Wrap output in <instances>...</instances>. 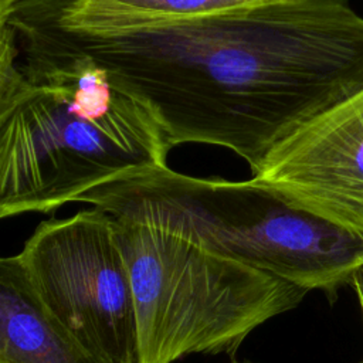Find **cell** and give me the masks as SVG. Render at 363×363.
<instances>
[{"label":"cell","mask_w":363,"mask_h":363,"mask_svg":"<svg viewBox=\"0 0 363 363\" xmlns=\"http://www.w3.org/2000/svg\"><path fill=\"white\" fill-rule=\"evenodd\" d=\"M362 363H363V362H362Z\"/></svg>","instance_id":"obj_13"},{"label":"cell","mask_w":363,"mask_h":363,"mask_svg":"<svg viewBox=\"0 0 363 363\" xmlns=\"http://www.w3.org/2000/svg\"><path fill=\"white\" fill-rule=\"evenodd\" d=\"M244 363H248V362H244Z\"/></svg>","instance_id":"obj_12"},{"label":"cell","mask_w":363,"mask_h":363,"mask_svg":"<svg viewBox=\"0 0 363 363\" xmlns=\"http://www.w3.org/2000/svg\"><path fill=\"white\" fill-rule=\"evenodd\" d=\"M23 86L0 101V216L50 213L129 173L167 166L155 116L89 57L21 50Z\"/></svg>","instance_id":"obj_2"},{"label":"cell","mask_w":363,"mask_h":363,"mask_svg":"<svg viewBox=\"0 0 363 363\" xmlns=\"http://www.w3.org/2000/svg\"><path fill=\"white\" fill-rule=\"evenodd\" d=\"M0 362L98 363L48 322L14 257L0 261Z\"/></svg>","instance_id":"obj_7"},{"label":"cell","mask_w":363,"mask_h":363,"mask_svg":"<svg viewBox=\"0 0 363 363\" xmlns=\"http://www.w3.org/2000/svg\"><path fill=\"white\" fill-rule=\"evenodd\" d=\"M112 218L132 281L139 363L234 356L255 328L309 292L160 225Z\"/></svg>","instance_id":"obj_4"},{"label":"cell","mask_w":363,"mask_h":363,"mask_svg":"<svg viewBox=\"0 0 363 363\" xmlns=\"http://www.w3.org/2000/svg\"><path fill=\"white\" fill-rule=\"evenodd\" d=\"M118 10L159 17H194L265 0H91Z\"/></svg>","instance_id":"obj_8"},{"label":"cell","mask_w":363,"mask_h":363,"mask_svg":"<svg viewBox=\"0 0 363 363\" xmlns=\"http://www.w3.org/2000/svg\"><path fill=\"white\" fill-rule=\"evenodd\" d=\"M252 179L363 235V91L278 143Z\"/></svg>","instance_id":"obj_6"},{"label":"cell","mask_w":363,"mask_h":363,"mask_svg":"<svg viewBox=\"0 0 363 363\" xmlns=\"http://www.w3.org/2000/svg\"><path fill=\"white\" fill-rule=\"evenodd\" d=\"M79 201L160 225L308 291L350 285L363 265V235L255 179H203L162 166L129 173Z\"/></svg>","instance_id":"obj_3"},{"label":"cell","mask_w":363,"mask_h":363,"mask_svg":"<svg viewBox=\"0 0 363 363\" xmlns=\"http://www.w3.org/2000/svg\"><path fill=\"white\" fill-rule=\"evenodd\" d=\"M0 363H7V362H0Z\"/></svg>","instance_id":"obj_11"},{"label":"cell","mask_w":363,"mask_h":363,"mask_svg":"<svg viewBox=\"0 0 363 363\" xmlns=\"http://www.w3.org/2000/svg\"><path fill=\"white\" fill-rule=\"evenodd\" d=\"M21 50L89 57L172 147L234 152L258 173L289 135L363 91V17L345 0H265L194 17L91 0H23Z\"/></svg>","instance_id":"obj_1"},{"label":"cell","mask_w":363,"mask_h":363,"mask_svg":"<svg viewBox=\"0 0 363 363\" xmlns=\"http://www.w3.org/2000/svg\"><path fill=\"white\" fill-rule=\"evenodd\" d=\"M14 258L72 343L98 363H139L132 281L109 214L92 207L43 221Z\"/></svg>","instance_id":"obj_5"},{"label":"cell","mask_w":363,"mask_h":363,"mask_svg":"<svg viewBox=\"0 0 363 363\" xmlns=\"http://www.w3.org/2000/svg\"><path fill=\"white\" fill-rule=\"evenodd\" d=\"M23 0H0V24L6 23L13 9Z\"/></svg>","instance_id":"obj_10"},{"label":"cell","mask_w":363,"mask_h":363,"mask_svg":"<svg viewBox=\"0 0 363 363\" xmlns=\"http://www.w3.org/2000/svg\"><path fill=\"white\" fill-rule=\"evenodd\" d=\"M350 285L357 292V296H359V301H360V305H362V309H363V265L354 272Z\"/></svg>","instance_id":"obj_9"}]
</instances>
